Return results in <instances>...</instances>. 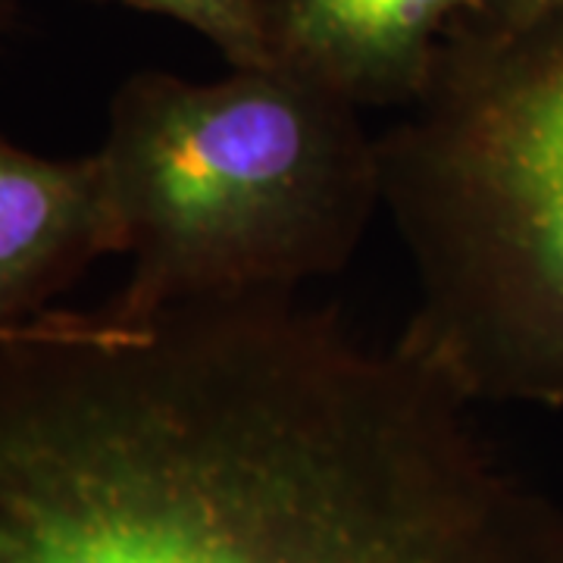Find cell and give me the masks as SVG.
<instances>
[{
    "label": "cell",
    "mask_w": 563,
    "mask_h": 563,
    "mask_svg": "<svg viewBox=\"0 0 563 563\" xmlns=\"http://www.w3.org/2000/svg\"><path fill=\"white\" fill-rule=\"evenodd\" d=\"M301 291L0 329V563H563V507Z\"/></svg>",
    "instance_id": "6da1fadb"
},
{
    "label": "cell",
    "mask_w": 563,
    "mask_h": 563,
    "mask_svg": "<svg viewBox=\"0 0 563 563\" xmlns=\"http://www.w3.org/2000/svg\"><path fill=\"white\" fill-rule=\"evenodd\" d=\"M376 147L417 279L398 342L473 404L563 407V16H461Z\"/></svg>",
    "instance_id": "7a4b0ae2"
},
{
    "label": "cell",
    "mask_w": 563,
    "mask_h": 563,
    "mask_svg": "<svg viewBox=\"0 0 563 563\" xmlns=\"http://www.w3.org/2000/svg\"><path fill=\"white\" fill-rule=\"evenodd\" d=\"M132 257L129 307L298 291L354 261L383 210L379 147L363 110L263 63L195 81H122L95 151Z\"/></svg>",
    "instance_id": "3957f363"
},
{
    "label": "cell",
    "mask_w": 563,
    "mask_h": 563,
    "mask_svg": "<svg viewBox=\"0 0 563 563\" xmlns=\"http://www.w3.org/2000/svg\"><path fill=\"white\" fill-rule=\"evenodd\" d=\"M479 0H257L269 60L361 110H404Z\"/></svg>",
    "instance_id": "277c9868"
},
{
    "label": "cell",
    "mask_w": 563,
    "mask_h": 563,
    "mask_svg": "<svg viewBox=\"0 0 563 563\" xmlns=\"http://www.w3.org/2000/svg\"><path fill=\"white\" fill-rule=\"evenodd\" d=\"M110 254L120 232L98 154L57 161L0 135V329L41 313Z\"/></svg>",
    "instance_id": "5b68a950"
},
{
    "label": "cell",
    "mask_w": 563,
    "mask_h": 563,
    "mask_svg": "<svg viewBox=\"0 0 563 563\" xmlns=\"http://www.w3.org/2000/svg\"><path fill=\"white\" fill-rule=\"evenodd\" d=\"M101 3H120L141 13H157L166 20L181 22L210 41L229 66L273 63L257 0H101Z\"/></svg>",
    "instance_id": "8992f818"
},
{
    "label": "cell",
    "mask_w": 563,
    "mask_h": 563,
    "mask_svg": "<svg viewBox=\"0 0 563 563\" xmlns=\"http://www.w3.org/2000/svg\"><path fill=\"white\" fill-rule=\"evenodd\" d=\"M466 16L495 25H520V22L563 16V0H479V7Z\"/></svg>",
    "instance_id": "52a82bcc"
},
{
    "label": "cell",
    "mask_w": 563,
    "mask_h": 563,
    "mask_svg": "<svg viewBox=\"0 0 563 563\" xmlns=\"http://www.w3.org/2000/svg\"><path fill=\"white\" fill-rule=\"evenodd\" d=\"M16 20V0H0V35Z\"/></svg>",
    "instance_id": "ba28073f"
}]
</instances>
